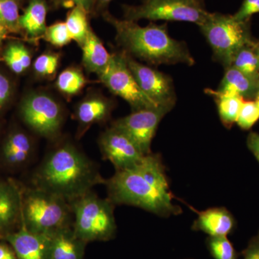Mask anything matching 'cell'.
<instances>
[{
	"label": "cell",
	"mask_w": 259,
	"mask_h": 259,
	"mask_svg": "<svg viewBox=\"0 0 259 259\" xmlns=\"http://www.w3.org/2000/svg\"><path fill=\"white\" fill-rule=\"evenodd\" d=\"M105 185L108 199L114 204L135 206L164 218L182 213L180 206L174 204L159 154L149 153L136 166L116 171Z\"/></svg>",
	"instance_id": "cell-1"
},
{
	"label": "cell",
	"mask_w": 259,
	"mask_h": 259,
	"mask_svg": "<svg viewBox=\"0 0 259 259\" xmlns=\"http://www.w3.org/2000/svg\"><path fill=\"white\" fill-rule=\"evenodd\" d=\"M35 187L72 202L105 184L97 167L71 143L57 146L47 155L34 176Z\"/></svg>",
	"instance_id": "cell-2"
},
{
	"label": "cell",
	"mask_w": 259,
	"mask_h": 259,
	"mask_svg": "<svg viewBox=\"0 0 259 259\" xmlns=\"http://www.w3.org/2000/svg\"><path fill=\"white\" fill-rule=\"evenodd\" d=\"M102 16L115 29L116 38L121 47L141 60L153 65L194 64L185 44L168 35L166 24L141 26L136 22L115 18L107 10Z\"/></svg>",
	"instance_id": "cell-3"
},
{
	"label": "cell",
	"mask_w": 259,
	"mask_h": 259,
	"mask_svg": "<svg viewBox=\"0 0 259 259\" xmlns=\"http://www.w3.org/2000/svg\"><path fill=\"white\" fill-rule=\"evenodd\" d=\"M71 214L68 201L36 187L22 198V224L34 233L53 234L68 228Z\"/></svg>",
	"instance_id": "cell-4"
},
{
	"label": "cell",
	"mask_w": 259,
	"mask_h": 259,
	"mask_svg": "<svg viewBox=\"0 0 259 259\" xmlns=\"http://www.w3.org/2000/svg\"><path fill=\"white\" fill-rule=\"evenodd\" d=\"M74 217V232L85 243L109 241L117 231L114 204L92 191L70 202Z\"/></svg>",
	"instance_id": "cell-5"
},
{
	"label": "cell",
	"mask_w": 259,
	"mask_h": 259,
	"mask_svg": "<svg viewBox=\"0 0 259 259\" xmlns=\"http://www.w3.org/2000/svg\"><path fill=\"white\" fill-rule=\"evenodd\" d=\"M199 27L212 48L214 59L226 69L231 66L240 49L253 42L248 20L240 21L233 15L210 13Z\"/></svg>",
	"instance_id": "cell-6"
},
{
	"label": "cell",
	"mask_w": 259,
	"mask_h": 259,
	"mask_svg": "<svg viewBox=\"0 0 259 259\" xmlns=\"http://www.w3.org/2000/svg\"><path fill=\"white\" fill-rule=\"evenodd\" d=\"M124 19L136 22L142 19L151 21L188 22L202 25L208 18L203 0H145L142 4L122 7Z\"/></svg>",
	"instance_id": "cell-7"
},
{
	"label": "cell",
	"mask_w": 259,
	"mask_h": 259,
	"mask_svg": "<svg viewBox=\"0 0 259 259\" xmlns=\"http://www.w3.org/2000/svg\"><path fill=\"white\" fill-rule=\"evenodd\" d=\"M97 76L112 93L124 99L133 111L161 107L140 88L127 66L125 53L112 54L107 69Z\"/></svg>",
	"instance_id": "cell-8"
},
{
	"label": "cell",
	"mask_w": 259,
	"mask_h": 259,
	"mask_svg": "<svg viewBox=\"0 0 259 259\" xmlns=\"http://www.w3.org/2000/svg\"><path fill=\"white\" fill-rule=\"evenodd\" d=\"M20 111L25 123L40 136L53 138L60 131L62 110L59 104L47 94H30L23 100Z\"/></svg>",
	"instance_id": "cell-9"
},
{
	"label": "cell",
	"mask_w": 259,
	"mask_h": 259,
	"mask_svg": "<svg viewBox=\"0 0 259 259\" xmlns=\"http://www.w3.org/2000/svg\"><path fill=\"white\" fill-rule=\"evenodd\" d=\"M172 109L161 106L133 111L129 115L116 120L112 127L128 136L145 155L149 154L158 126L163 117Z\"/></svg>",
	"instance_id": "cell-10"
},
{
	"label": "cell",
	"mask_w": 259,
	"mask_h": 259,
	"mask_svg": "<svg viewBox=\"0 0 259 259\" xmlns=\"http://www.w3.org/2000/svg\"><path fill=\"white\" fill-rule=\"evenodd\" d=\"M125 54L127 66L141 90L158 105L173 108L177 98L171 78Z\"/></svg>",
	"instance_id": "cell-11"
},
{
	"label": "cell",
	"mask_w": 259,
	"mask_h": 259,
	"mask_svg": "<svg viewBox=\"0 0 259 259\" xmlns=\"http://www.w3.org/2000/svg\"><path fill=\"white\" fill-rule=\"evenodd\" d=\"M99 144L102 156L111 162L116 171L136 166L146 156L128 136L112 126L102 134Z\"/></svg>",
	"instance_id": "cell-12"
},
{
	"label": "cell",
	"mask_w": 259,
	"mask_h": 259,
	"mask_svg": "<svg viewBox=\"0 0 259 259\" xmlns=\"http://www.w3.org/2000/svg\"><path fill=\"white\" fill-rule=\"evenodd\" d=\"M52 234L34 233L22 224L18 231L6 235L18 259H49Z\"/></svg>",
	"instance_id": "cell-13"
},
{
	"label": "cell",
	"mask_w": 259,
	"mask_h": 259,
	"mask_svg": "<svg viewBox=\"0 0 259 259\" xmlns=\"http://www.w3.org/2000/svg\"><path fill=\"white\" fill-rule=\"evenodd\" d=\"M236 226L233 214L226 207H212L198 212L192 229L202 231L208 236H227Z\"/></svg>",
	"instance_id": "cell-14"
},
{
	"label": "cell",
	"mask_w": 259,
	"mask_h": 259,
	"mask_svg": "<svg viewBox=\"0 0 259 259\" xmlns=\"http://www.w3.org/2000/svg\"><path fill=\"white\" fill-rule=\"evenodd\" d=\"M22 198L14 184L0 180V233H7L21 218Z\"/></svg>",
	"instance_id": "cell-15"
},
{
	"label": "cell",
	"mask_w": 259,
	"mask_h": 259,
	"mask_svg": "<svg viewBox=\"0 0 259 259\" xmlns=\"http://www.w3.org/2000/svg\"><path fill=\"white\" fill-rule=\"evenodd\" d=\"M86 243L69 227L63 228L51 236L49 259H83Z\"/></svg>",
	"instance_id": "cell-16"
},
{
	"label": "cell",
	"mask_w": 259,
	"mask_h": 259,
	"mask_svg": "<svg viewBox=\"0 0 259 259\" xmlns=\"http://www.w3.org/2000/svg\"><path fill=\"white\" fill-rule=\"evenodd\" d=\"M49 7L46 0H30L23 14L20 15V30L32 40L42 38L47 30Z\"/></svg>",
	"instance_id": "cell-17"
},
{
	"label": "cell",
	"mask_w": 259,
	"mask_h": 259,
	"mask_svg": "<svg viewBox=\"0 0 259 259\" xmlns=\"http://www.w3.org/2000/svg\"><path fill=\"white\" fill-rule=\"evenodd\" d=\"M81 48L83 65L88 71L99 75L107 69L111 61L112 54H109L92 29Z\"/></svg>",
	"instance_id": "cell-18"
},
{
	"label": "cell",
	"mask_w": 259,
	"mask_h": 259,
	"mask_svg": "<svg viewBox=\"0 0 259 259\" xmlns=\"http://www.w3.org/2000/svg\"><path fill=\"white\" fill-rule=\"evenodd\" d=\"M32 146L28 135L14 131L5 140L2 156L5 163L11 166H21L31 156Z\"/></svg>",
	"instance_id": "cell-19"
},
{
	"label": "cell",
	"mask_w": 259,
	"mask_h": 259,
	"mask_svg": "<svg viewBox=\"0 0 259 259\" xmlns=\"http://www.w3.org/2000/svg\"><path fill=\"white\" fill-rule=\"evenodd\" d=\"M112 106L110 102L100 97L85 99L76 107V118L85 131L93 124L102 122L110 116Z\"/></svg>",
	"instance_id": "cell-20"
},
{
	"label": "cell",
	"mask_w": 259,
	"mask_h": 259,
	"mask_svg": "<svg viewBox=\"0 0 259 259\" xmlns=\"http://www.w3.org/2000/svg\"><path fill=\"white\" fill-rule=\"evenodd\" d=\"M259 90V83L238 71L233 66L226 68L218 91L238 95L243 98L255 97Z\"/></svg>",
	"instance_id": "cell-21"
},
{
	"label": "cell",
	"mask_w": 259,
	"mask_h": 259,
	"mask_svg": "<svg viewBox=\"0 0 259 259\" xmlns=\"http://www.w3.org/2000/svg\"><path fill=\"white\" fill-rule=\"evenodd\" d=\"M207 93L214 97L217 103L218 114L223 125L228 128L236 122L245 99L238 95L222 93L207 90Z\"/></svg>",
	"instance_id": "cell-22"
},
{
	"label": "cell",
	"mask_w": 259,
	"mask_h": 259,
	"mask_svg": "<svg viewBox=\"0 0 259 259\" xmlns=\"http://www.w3.org/2000/svg\"><path fill=\"white\" fill-rule=\"evenodd\" d=\"M258 44L253 42L237 52L231 66L259 83Z\"/></svg>",
	"instance_id": "cell-23"
},
{
	"label": "cell",
	"mask_w": 259,
	"mask_h": 259,
	"mask_svg": "<svg viewBox=\"0 0 259 259\" xmlns=\"http://www.w3.org/2000/svg\"><path fill=\"white\" fill-rule=\"evenodd\" d=\"M88 15L81 7H74L68 13L65 21L72 40L80 47H82L92 29L89 24Z\"/></svg>",
	"instance_id": "cell-24"
},
{
	"label": "cell",
	"mask_w": 259,
	"mask_h": 259,
	"mask_svg": "<svg viewBox=\"0 0 259 259\" xmlns=\"http://www.w3.org/2000/svg\"><path fill=\"white\" fill-rule=\"evenodd\" d=\"M3 61L17 74H23L31 65V54L23 44L12 42L7 47Z\"/></svg>",
	"instance_id": "cell-25"
},
{
	"label": "cell",
	"mask_w": 259,
	"mask_h": 259,
	"mask_svg": "<svg viewBox=\"0 0 259 259\" xmlns=\"http://www.w3.org/2000/svg\"><path fill=\"white\" fill-rule=\"evenodd\" d=\"M86 83L83 73L76 68H68L59 75L56 88L67 96L79 93Z\"/></svg>",
	"instance_id": "cell-26"
},
{
	"label": "cell",
	"mask_w": 259,
	"mask_h": 259,
	"mask_svg": "<svg viewBox=\"0 0 259 259\" xmlns=\"http://www.w3.org/2000/svg\"><path fill=\"white\" fill-rule=\"evenodd\" d=\"M20 0H0V23L10 32L20 31Z\"/></svg>",
	"instance_id": "cell-27"
},
{
	"label": "cell",
	"mask_w": 259,
	"mask_h": 259,
	"mask_svg": "<svg viewBox=\"0 0 259 259\" xmlns=\"http://www.w3.org/2000/svg\"><path fill=\"white\" fill-rule=\"evenodd\" d=\"M206 245L214 259H238L236 250L227 236H208Z\"/></svg>",
	"instance_id": "cell-28"
},
{
	"label": "cell",
	"mask_w": 259,
	"mask_h": 259,
	"mask_svg": "<svg viewBox=\"0 0 259 259\" xmlns=\"http://www.w3.org/2000/svg\"><path fill=\"white\" fill-rule=\"evenodd\" d=\"M59 54L55 53H44L35 59L33 63V70L35 74L42 78L54 76L59 64Z\"/></svg>",
	"instance_id": "cell-29"
},
{
	"label": "cell",
	"mask_w": 259,
	"mask_h": 259,
	"mask_svg": "<svg viewBox=\"0 0 259 259\" xmlns=\"http://www.w3.org/2000/svg\"><path fill=\"white\" fill-rule=\"evenodd\" d=\"M42 38L56 47H64L73 40L65 22H58L47 27Z\"/></svg>",
	"instance_id": "cell-30"
},
{
	"label": "cell",
	"mask_w": 259,
	"mask_h": 259,
	"mask_svg": "<svg viewBox=\"0 0 259 259\" xmlns=\"http://www.w3.org/2000/svg\"><path fill=\"white\" fill-rule=\"evenodd\" d=\"M259 120V107L255 100H244L236 123L243 130H249Z\"/></svg>",
	"instance_id": "cell-31"
},
{
	"label": "cell",
	"mask_w": 259,
	"mask_h": 259,
	"mask_svg": "<svg viewBox=\"0 0 259 259\" xmlns=\"http://www.w3.org/2000/svg\"><path fill=\"white\" fill-rule=\"evenodd\" d=\"M256 13H259V0H243L241 8L233 17L240 21H246Z\"/></svg>",
	"instance_id": "cell-32"
},
{
	"label": "cell",
	"mask_w": 259,
	"mask_h": 259,
	"mask_svg": "<svg viewBox=\"0 0 259 259\" xmlns=\"http://www.w3.org/2000/svg\"><path fill=\"white\" fill-rule=\"evenodd\" d=\"M95 3L96 0H60L59 5L67 9H72L74 7H81L90 15L95 11Z\"/></svg>",
	"instance_id": "cell-33"
},
{
	"label": "cell",
	"mask_w": 259,
	"mask_h": 259,
	"mask_svg": "<svg viewBox=\"0 0 259 259\" xmlns=\"http://www.w3.org/2000/svg\"><path fill=\"white\" fill-rule=\"evenodd\" d=\"M12 93V85L10 80L5 75L0 74V109L9 100Z\"/></svg>",
	"instance_id": "cell-34"
},
{
	"label": "cell",
	"mask_w": 259,
	"mask_h": 259,
	"mask_svg": "<svg viewBox=\"0 0 259 259\" xmlns=\"http://www.w3.org/2000/svg\"><path fill=\"white\" fill-rule=\"evenodd\" d=\"M243 259H259V232L243 252Z\"/></svg>",
	"instance_id": "cell-35"
},
{
	"label": "cell",
	"mask_w": 259,
	"mask_h": 259,
	"mask_svg": "<svg viewBox=\"0 0 259 259\" xmlns=\"http://www.w3.org/2000/svg\"><path fill=\"white\" fill-rule=\"evenodd\" d=\"M247 146L253 153L259 163V134L252 132L248 135L247 139Z\"/></svg>",
	"instance_id": "cell-36"
},
{
	"label": "cell",
	"mask_w": 259,
	"mask_h": 259,
	"mask_svg": "<svg viewBox=\"0 0 259 259\" xmlns=\"http://www.w3.org/2000/svg\"><path fill=\"white\" fill-rule=\"evenodd\" d=\"M0 259H16L9 247L0 243Z\"/></svg>",
	"instance_id": "cell-37"
},
{
	"label": "cell",
	"mask_w": 259,
	"mask_h": 259,
	"mask_svg": "<svg viewBox=\"0 0 259 259\" xmlns=\"http://www.w3.org/2000/svg\"><path fill=\"white\" fill-rule=\"evenodd\" d=\"M112 0H96L95 3V13H104L106 11V9Z\"/></svg>",
	"instance_id": "cell-38"
},
{
	"label": "cell",
	"mask_w": 259,
	"mask_h": 259,
	"mask_svg": "<svg viewBox=\"0 0 259 259\" xmlns=\"http://www.w3.org/2000/svg\"><path fill=\"white\" fill-rule=\"evenodd\" d=\"M9 32L8 29L5 28L4 25L0 23V44H1V42H3V40H4L5 37H7V35H8Z\"/></svg>",
	"instance_id": "cell-39"
},
{
	"label": "cell",
	"mask_w": 259,
	"mask_h": 259,
	"mask_svg": "<svg viewBox=\"0 0 259 259\" xmlns=\"http://www.w3.org/2000/svg\"><path fill=\"white\" fill-rule=\"evenodd\" d=\"M255 102H256L257 105H258L259 107V90L258 93H257L256 95H255Z\"/></svg>",
	"instance_id": "cell-40"
},
{
	"label": "cell",
	"mask_w": 259,
	"mask_h": 259,
	"mask_svg": "<svg viewBox=\"0 0 259 259\" xmlns=\"http://www.w3.org/2000/svg\"><path fill=\"white\" fill-rule=\"evenodd\" d=\"M50 1L54 5H56V6H58V5H59V1H60V0H50Z\"/></svg>",
	"instance_id": "cell-41"
},
{
	"label": "cell",
	"mask_w": 259,
	"mask_h": 259,
	"mask_svg": "<svg viewBox=\"0 0 259 259\" xmlns=\"http://www.w3.org/2000/svg\"><path fill=\"white\" fill-rule=\"evenodd\" d=\"M258 55H259V44H258Z\"/></svg>",
	"instance_id": "cell-42"
},
{
	"label": "cell",
	"mask_w": 259,
	"mask_h": 259,
	"mask_svg": "<svg viewBox=\"0 0 259 259\" xmlns=\"http://www.w3.org/2000/svg\"><path fill=\"white\" fill-rule=\"evenodd\" d=\"M144 1H145V0H144Z\"/></svg>",
	"instance_id": "cell-43"
}]
</instances>
